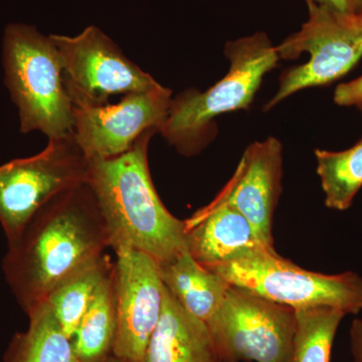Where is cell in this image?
<instances>
[{
    "instance_id": "obj_8",
    "label": "cell",
    "mask_w": 362,
    "mask_h": 362,
    "mask_svg": "<svg viewBox=\"0 0 362 362\" xmlns=\"http://www.w3.org/2000/svg\"><path fill=\"white\" fill-rule=\"evenodd\" d=\"M206 324L221 362H288L296 310L230 286Z\"/></svg>"
},
{
    "instance_id": "obj_3",
    "label": "cell",
    "mask_w": 362,
    "mask_h": 362,
    "mask_svg": "<svg viewBox=\"0 0 362 362\" xmlns=\"http://www.w3.org/2000/svg\"><path fill=\"white\" fill-rule=\"evenodd\" d=\"M230 70L204 92L189 89L173 98L158 133L180 154L199 153L211 139L216 117L249 108L264 76L277 66L279 54L265 33L228 42Z\"/></svg>"
},
{
    "instance_id": "obj_7",
    "label": "cell",
    "mask_w": 362,
    "mask_h": 362,
    "mask_svg": "<svg viewBox=\"0 0 362 362\" xmlns=\"http://www.w3.org/2000/svg\"><path fill=\"white\" fill-rule=\"evenodd\" d=\"M88 177L89 160L74 135L49 139L40 153L0 165V225L7 243L52 197Z\"/></svg>"
},
{
    "instance_id": "obj_12",
    "label": "cell",
    "mask_w": 362,
    "mask_h": 362,
    "mask_svg": "<svg viewBox=\"0 0 362 362\" xmlns=\"http://www.w3.org/2000/svg\"><path fill=\"white\" fill-rule=\"evenodd\" d=\"M282 177V143L267 138L245 150L232 178L214 201L235 207L252 223L262 242L274 247L273 220Z\"/></svg>"
},
{
    "instance_id": "obj_17",
    "label": "cell",
    "mask_w": 362,
    "mask_h": 362,
    "mask_svg": "<svg viewBox=\"0 0 362 362\" xmlns=\"http://www.w3.org/2000/svg\"><path fill=\"white\" fill-rule=\"evenodd\" d=\"M116 334V298L112 270L98 288L71 338L78 362H108L113 356Z\"/></svg>"
},
{
    "instance_id": "obj_9",
    "label": "cell",
    "mask_w": 362,
    "mask_h": 362,
    "mask_svg": "<svg viewBox=\"0 0 362 362\" xmlns=\"http://www.w3.org/2000/svg\"><path fill=\"white\" fill-rule=\"evenodd\" d=\"M51 37L61 54L64 82L73 105H105L115 95L161 87L98 26H88L75 37Z\"/></svg>"
},
{
    "instance_id": "obj_25",
    "label": "cell",
    "mask_w": 362,
    "mask_h": 362,
    "mask_svg": "<svg viewBox=\"0 0 362 362\" xmlns=\"http://www.w3.org/2000/svg\"><path fill=\"white\" fill-rule=\"evenodd\" d=\"M108 362H125L121 361V359L117 358L115 356H112L110 359H109Z\"/></svg>"
},
{
    "instance_id": "obj_11",
    "label": "cell",
    "mask_w": 362,
    "mask_h": 362,
    "mask_svg": "<svg viewBox=\"0 0 362 362\" xmlns=\"http://www.w3.org/2000/svg\"><path fill=\"white\" fill-rule=\"evenodd\" d=\"M113 277L117 334L113 356L142 362L163 307L164 283L156 259L130 247H119Z\"/></svg>"
},
{
    "instance_id": "obj_21",
    "label": "cell",
    "mask_w": 362,
    "mask_h": 362,
    "mask_svg": "<svg viewBox=\"0 0 362 362\" xmlns=\"http://www.w3.org/2000/svg\"><path fill=\"white\" fill-rule=\"evenodd\" d=\"M334 102L338 106H359L362 104V76L351 81L343 83L334 92Z\"/></svg>"
},
{
    "instance_id": "obj_1",
    "label": "cell",
    "mask_w": 362,
    "mask_h": 362,
    "mask_svg": "<svg viewBox=\"0 0 362 362\" xmlns=\"http://www.w3.org/2000/svg\"><path fill=\"white\" fill-rule=\"evenodd\" d=\"M7 244L2 269L25 314L45 302L64 279L110 247L88 181L52 197Z\"/></svg>"
},
{
    "instance_id": "obj_20",
    "label": "cell",
    "mask_w": 362,
    "mask_h": 362,
    "mask_svg": "<svg viewBox=\"0 0 362 362\" xmlns=\"http://www.w3.org/2000/svg\"><path fill=\"white\" fill-rule=\"evenodd\" d=\"M345 315L331 307L296 310V333L288 362H331L333 341Z\"/></svg>"
},
{
    "instance_id": "obj_19",
    "label": "cell",
    "mask_w": 362,
    "mask_h": 362,
    "mask_svg": "<svg viewBox=\"0 0 362 362\" xmlns=\"http://www.w3.org/2000/svg\"><path fill=\"white\" fill-rule=\"evenodd\" d=\"M315 157L325 206L335 211H346L362 187V138L343 151L316 149Z\"/></svg>"
},
{
    "instance_id": "obj_27",
    "label": "cell",
    "mask_w": 362,
    "mask_h": 362,
    "mask_svg": "<svg viewBox=\"0 0 362 362\" xmlns=\"http://www.w3.org/2000/svg\"><path fill=\"white\" fill-rule=\"evenodd\" d=\"M361 16H362V14H361Z\"/></svg>"
},
{
    "instance_id": "obj_13",
    "label": "cell",
    "mask_w": 362,
    "mask_h": 362,
    "mask_svg": "<svg viewBox=\"0 0 362 362\" xmlns=\"http://www.w3.org/2000/svg\"><path fill=\"white\" fill-rule=\"evenodd\" d=\"M185 245L202 265L230 263L265 249L252 223L239 211L213 201L185 221Z\"/></svg>"
},
{
    "instance_id": "obj_6",
    "label": "cell",
    "mask_w": 362,
    "mask_h": 362,
    "mask_svg": "<svg viewBox=\"0 0 362 362\" xmlns=\"http://www.w3.org/2000/svg\"><path fill=\"white\" fill-rule=\"evenodd\" d=\"M307 4L308 21L276 47V51L280 59H294L306 52L309 59L283 74L278 92L266 104L265 111L299 90L335 82L362 58V16L313 2Z\"/></svg>"
},
{
    "instance_id": "obj_10",
    "label": "cell",
    "mask_w": 362,
    "mask_h": 362,
    "mask_svg": "<svg viewBox=\"0 0 362 362\" xmlns=\"http://www.w3.org/2000/svg\"><path fill=\"white\" fill-rule=\"evenodd\" d=\"M173 92L161 86L124 95L117 104L73 105V135L88 160L121 156L146 131L159 130L168 116Z\"/></svg>"
},
{
    "instance_id": "obj_18",
    "label": "cell",
    "mask_w": 362,
    "mask_h": 362,
    "mask_svg": "<svg viewBox=\"0 0 362 362\" xmlns=\"http://www.w3.org/2000/svg\"><path fill=\"white\" fill-rule=\"evenodd\" d=\"M113 267L109 257L103 254L64 279L45 300L62 329L71 339L98 288L113 270Z\"/></svg>"
},
{
    "instance_id": "obj_14",
    "label": "cell",
    "mask_w": 362,
    "mask_h": 362,
    "mask_svg": "<svg viewBox=\"0 0 362 362\" xmlns=\"http://www.w3.org/2000/svg\"><path fill=\"white\" fill-rule=\"evenodd\" d=\"M142 362L221 361L207 324L185 310L164 287L160 318Z\"/></svg>"
},
{
    "instance_id": "obj_2",
    "label": "cell",
    "mask_w": 362,
    "mask_h": 362,
    "mask_svg": "<svg viewBox=\"0 0 362 362\" xmlns=\"http://www.w3.org/2000/svg\"><path fill=\"white\" fill-rule=\"evenodd\" d=\"M156 133L146 131L121 156L89 160L88 183L103 216L110 247H130L160 264L187 245L185 221L166 209L150 175L148 148Z\"/></svg>"
},
{
    "instance_id": "obj_5",
    "label": "cell",
    "mask_w": 362,
    "mask_h": 362,
    "mask_svg": "<svg viewBox=\"0 0 362 362\" xmlns=\"http://www.w3.org/2000/svg\"><path fill=\"white\" fill-rule=\"evenodd\" d=\"M209 269L233 287L295 310L331 307L346 315L362 311V278L358 274L325 275L304 270L275 249L261 250Z\"/></svg>"
},
{
    "instance_id": "obj_23",
    "label": "cell",
    "mask_w": 362,
    "mask_h": 362,
    "mask_svg": "<svg viewBox=\"0 0 362 362\" xmlns=\"http://www.w3.org/2000/svg\"><path fill=\"white\" fill-rule=\"evenodd\" d=\"M306 1L331 7L340 13H354L349 0H306Z\"/></svg>"
},
{
    "instance_id": "obj_15",
    "label": "cell",
    "mask_w": 362,
    "mask_h": 362,
    "mask_svg": "<svg viewBox=\"0 0 362 362\" xmlns=\"http://www.w3.org/2000/svg\"><path fill=\"white\" fill-rule=\"evenodd\" d=\"M158 268L164 285L181 306L206 323L220 308L230 286L197 262L187 247Z\"/></svg>"
},
{
    "instance_id": "obj_22",
    "label": "cell",
    "mask_w": 362,
    "mask_h": 362,
    "mask_svg": "<svg viewBox=\"0 0 362 362\" xmlns=\"http://www.w3.org/2000/svg\"><path fill=\"white\" fill-rule=\"evenodd\" d=\"M350 345L354 362H362V320L356 319L350 328Z\"/></svg>"
},
{
    "instance_id": "obj_4",
    "label": "cell",
    "mask_w": 362,
    "mask_h": 362,
    "mask_svg": "<svg viewBox=\"0 0 362 362\" xmlns=\"http://www.w3.org/2000/svg\"><path fill=\"white\" fill-rule=\"evenodd\" d=\"M4 83L18 107L21 132L49 139L73 135V102L64 82L61 54L51 35L35 25L9 23L4 33Z\"/></svg>"
},
{
    "instance_id": "obj_16",
    "label": "cell",
    "mask_w": 362,
    "mask_h": 362,
    "mask_svg": "<svg viewBox=\"0 0 362 362\" xmlns=\"http://www.w3.org/2000/svg\"><path fill=\"white\" fill-rule=\"evenodd\" d=\"M28 329L14 335L4 362H78L73 341L62 329L47 302L28 312Z\"/></svg>"
},
{
    "instance_id": "obj_26",
    "label": "cell",
    "mask_w": 362,
    "mask_h": 362,
    "mask_svg": "<svg viewBox=\"0 0 362 362\" xmlns=\"http://www.w3.org/2000/svg\"><path fill=\"white\" fill-rule=\"evenodd\" d=\"M357 108L359 109V110L361 111V113H362V104L361 105H359V106H357Z\"/></svg>"
},
{
    "instance_id": "obj_24",
    "label": "cell",
    "mask_w": 362,
    "mask_h": 362,
    "mask_svg": "<svg viewBox=\"0 0 362 362\" xmlns=\"http://www.w3.org/2000/svg\"><path fill=\"white\" fill-rule=\"evenodd\" d=\"M351 6L352 13L356 14H362V0H349Z\"/></svg>"
}]
</instances>
